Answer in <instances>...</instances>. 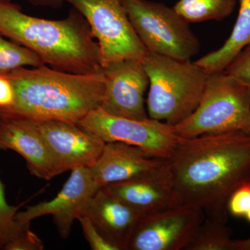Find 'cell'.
I'll return each instance as SVG.
<instances>
[{
    "mask_svg": "<svg viewBox=\"0 0 250 250\" xmlns=\"http://www.w3.org/2000/svg\"><path fill=\"white\" fill-rule=\"evenodd\" d=\"M81 228L88 244L93 250H118L99 231L93 221L87 215L78 218Z\"/></svg>",
    "mask_w": 250,
    "mask_h": 250,
    "instance_id": "22",
    "label": "cell"
},
{
    "mask_svg": "<svg viewBox=\"0 0 250 250\" xmlns=\"http://www.w3.org/2000/svg\"><path fill=\"white\" fill-rule=\"evenodd\" d=\"M103 70L105 89L100 108L113 116L139 121L149 118L145 106L149 78L143 62L120 61Z\"/></svg>",
    "mask_w": 250,
    "mask_h": 250,
    "instance_id": "12",
    "label": "cell"
},
{
    "mask_svg": "<svg viewBox=\"0 0 250 250\" xmlns=\"http://www.w3.org/2000/svg\"><path fill=\"white\" fill-rule=\"evenodd\" d=\"M149 78L148 116L176 125L198 106L209 74L195 62L148 53L143 62Z\"/></svg>",
    "mask_w": 250,
    "mask_h": 250,
    "instance_id": "4",
    "label": "cell"
},
{
    "mask_svg": "<svg viewBox=\"0 0 250 250\" xmlns=\"http://www.w3.org/2000/svg\"><path fill=\"white\" fill-rule=\"evenodd\" d=\"M245 218H246V220H248V222H250V209L249 210V211L247 213V214L246 215V216H245Z\"/></svg>",
    "mask_w": 250,
    "mask_h": 250,
    "instance_id": "29",
    "label": "cell"
},
{
    "mask_svg": "<svg viewBox=\"0 0 250 250\" xmlns=\"http://www.w3.org/2000/svg\"><path fill=\"white\" fill-rule=\"evenodd\" d=\"M27 121L43 139L59 174L77 167H91L106 145L75 123L55 120Z\"/></svg>",
    "mask_w": 250,
    "mask_h": 250,
    "instance_id": "11",
    "label": "cell"
},
{
    "mask_svg": "<svg viewBox=\"0 0 250 250\" xmlns=\"http://www.w3.org/2000/svg\"><path fill=\"white\" fill-rule=\"evenodd\" d=\"M105 188L141 217L182 205L170 173L110 184Z\"/></svg>",
    "mask_w": 250,
    "mask_h": 250,
    "instance_id": "15",
    "label": "cell"
},
{
    "mask_svg": "<svg viewBox=\"0 0 250 250\" xmlns=\"http://www.w3.org/2000/svg\"><path fill=\"white\" fill-rule=\"evenodd\" d=\"M124 4L148 53L187 61L200 52L198 38L173 7L150 0H125Z\"/></svg>",
    "mask_w": 250,
    "mask_h": 250,
    "instance_id": "6",
    "label": "cell"
},
{
    "mask_svg": "<svg viewBox=\"0 0 250 250\" xmlns=\"http://www.w3.org/2000/svg\"><path fill=\"white\" fill-rule=\"evenodd\" d=\"M224 72L241 81L250 88V45L242 50Z\"/></svg>",
    "mask_w": 250,
    "mask_h": 250,
    "instance_id": "25",
    "label": "cell"
},
{
    "mask_svg": "<svg viewBox=\"0 0 250 250\" xmlns=\"http://www.w3.org/2000/svg\"><path fill=\"white\" fill-rule=\"evenodd\" d=\"M166 160L183 204L201 208L205 218L227 223L230 197L250 182V134L180 137Z\"/></svg>",
    "mask_w": 250,
    "mask_h": 250,
    "instance_id": "1",
    "label": "cell"
},
{
    "mask_svg": "<svg viewBox=\"0 0 250 250\" xmlns=\"http://www.w3.org/2000/svg\"><path fill=\"white\" fill-rule=\"evenodd\" d=\"M0 149L18 153L31 174L39 178L50 180L59 174L43 139L27 121L0 119Z\"/></svg>",
    "mask_w": 250,
    "mask_h": 250,
    "instance_id": "14",
    "label": "cell"
},
{
    "mask_svg": "<svg viewBox=\"0 0 250 250\" xmlns=\"http://www.w3.org/2000/svg\"><path fill=\"white\" fill-rule=\"evenodd\" d=\"M44 62L33 51L0 34V75L22 67H39Z\"/></svg>",
    "mask_w": 250,
    "mask_h": 250,
    "instance_id": "20",
    "label": "cell"
},
{
    "mask_svg": "<svg viewBox=\"0 0 250 250\" xmlns=\"http://www.w3.org/2000/svg\"><path fill=\"white\" fill-rule=\"evenodd\" d=\"M250 45V0H240L239 10L232 31L220 48L195 62L207 73L225 71L243 49Z\"/></svg>",
    "mask_w": 250,
    "mask_h": 250,
    "instance_id": "17",
    "label": "cell"
},
{
    "mask_svg": "<svg viewBox=\"0 0 250 250\" xmlns=\"http://www.w3.org/2000/svg\"><path fill=\"white\" fill-rule=\"evenodd\" d=\"M77 125L105 143H126L141 148L150 157L165 160L172 155L180 139L173 126L164 122L113 116L101 108L90 112Z\"/></svg>",
    "mask_w": 250,
    "mask_h": 250,
    "instance_id": "8",
    "label": "cell"
},
{
    "mask_svg": "<svg viewBox=\"0 0 250 250\" xmlns=\"http://www.w3.org/2000/svg\"><path fill=\"white\" fill-rule=\"evenodd\" d=\"M85 215L118 250H126L141 216L105 188L87 206Z\"/></svg>",
    "mask_w": 250,
    "mask_h": 250,
    "instance_id": "16",
    "label": "cell"
},
{
    "mask_svg": "<svg viewBox=\"0 0 250 250\" xmlns=\"http://www.w3.org/2000/svg\"><path fill=\"white\" fill-rule=\"evenodd\" d=\"M14 90V103L0 108V119L62 121L77 123L100 108L105 89L103 70L86 74L47 66L19 67L5 74Z\"/></svg>",
    "mask_w": 250,
    "mask_h": 250,
    "instance_id": "2",
    "label": "cell"
},
{
    "mask_svg": "<svg viewBox=\"0 0 250 250\" xmlns=\"http://www.w3.org/2000/svg\"><path fill=\"white\" fill-rule=\"evenodd\" d=\"M236 0H178L173 8L187 22L221 21L231 16Z\"/></svg>",
    "mask_w": 250,
    "mask_h": 250,
    "instance_id": "18",
    "label": "cell"
},
{
    "mask_svg": "<svg viewBox=\"0 0 250 250\" xmlns=\"http://www.w3.org/2000/svg\"><path fill=\"white\" fill-rule=\"evenodd\" d=\"M236 250H250V238L236 241Z\"/></svg>",
    "mask_w": 250,
    "mask_h": 250,
    "instance_id": "28",
    "label": "cell"
},
{
    "mask_svg": "<svg viewBox=\"0 0 250 250\" xmlns=\"http://www.w3.org/2000/svg\"><path fill=\"white\" fill-rule=\"evenodd\" d=\"M71 171L70 177L53 200L18 212L16 221L22 225L41 216L52 215L59 236L65 239L68 238L74 221L85 215L90 200L100 189L89 167H77Z\"/></svg>",
    "mask_w": 250,
    "mask_h": 250,
    "instance_id": "10",
    "label": "cell"
},
{
    "mask_svg": "<svg viewBox=\"0 0 250 250\" xmlns=\"http://www.w3.org/2000/svg\"><path fill=\"white\" fill-rule=\"evenodd\" d=\"M28 2L36 6L58 9L62 7L66 0H27Z\"/></svg>",
    "mask_w": 250,
    "mask_h": 250,
    "instance_id": "27",
    "label": "cell"
},
{
    "mask_svg": "<svg viewBox=\"0 0 250 250\" xmlns=\"http://www.w3.org/2000/svg\"><path fill=\"white\" fill-rule=\"evenodd\" d=\"M229 214L245 217L250 209V182L243 184L233 192L229 200Z\"/></svg>",
    "mask_w": 250,
    "mask_h": 250,
    "instance_id": "24",
    "label": "cell"
},
{
    "mask_svg": "<svg viewBox=\"0 0 250 250\" xmlns=\"http://www.w3.org/2000/svg\"><path fill=\"white\" fill-rule=\"evenodd\" d=\"M14 90L11 81L5 75H0V108H6L14 103Z\"/></svg>",
    "mask_w": 250,
    "mask_h": 250,
    "instance_id": "26",
    "label": "cell"
},
{
    "mask_svg": "<svg viewBox=\"0 0 250 250\" xmlns=\"http://www.w3.org/2000/svg\"><path fill=\"white\" fill-rule=\"evenodd\" d=\"M20 207L10 205L6 201L4 187L0 181V250L14 240L22 228L16 221V215Z\"/></svg>",
    "mask_w": 250,
    "mask_h": 250,
    "instance_id": "21",
    "label": "cell"
},
{
    "mask_svg": "<svg viewBox=\"0 0 250 250\" xmlns=\"http://www.w3.org/2000/svg\"><path fill=\"white\" fill-rule=\"evenodd\" d=\"M227 223L205 218L185 250H236Z\"/></svg>",
    "mask_w": 250,
    "mask_h": 250,
    "instance_id": "19",
    "label": "cell"
},
{
    "mask_svg": "<svg viewBox=\"0 0 250 250\" xmlns=\"http://www.w3.org/2000/svg\"><path fill=\"white\" fill-rule=\"evenodd\" d=\"M181 138L206 134H250V88L225 72L210 74L198 106L184 121L174 125Z\"/></svg>",
    "mask_w": 250,
    "mask_h": 250,
    "instance_id": "5",
    "label": "cell"
},
{
    "mask_svg": "<svg viewBox=\"0 0 250 250\" xmlns=\"http://www.w3.org/2000/svg\"><path fill=\"white\" fill-rule=\"evenodd\" d=\"M90 168L100 188L169 174L167 160L150 157L141 148L121 142L106 143L101 155Z\"/></svg>",
    "mask_w": 250,
    "mask_h": 250,
    "instance_id": "13",
    "label": "cell"
},
{
    "mask_svg": "<svg viewBox=\"0 0 250 250\" xmlns=\"http://www.w3.org/2000/svg\"><path fill=\"white\" fill-rule=\"evenodd\" d=\"M44 245L39 237L30 229V223L22 225L17 236L9 242L4 250H42Z\"/></svg>",
    "mask_w": 250,
    "mask_h": 250,
    "instance_id": "23",
    "label": "cell"
},
{
    "mask_svg": "<svg viewBox=\"0 0 250 250\" xmlns=\"http://www.w3.org/2000/svg\"><path fill=\"white\" fill-rule=\"evenodd\" d=\"M125 0H66L86 20L98 41L103 69L112 62H143L148 52L130 22Z\"/></svg>",
    "mask_w": 250,
    "mask_h": 250,
    "instance_id": "7",
    "label": "cell"
},
{
    "mask_svg": "<svg viewBox=\"0 0 250 250\" xmlns=\"http://www.w3.org/2000/svg\"><path fill=\"white\" fill-rule=\"evenodd\" d=\"M0 34L35 52L52 68L75 74L103 70L98 41L74 8L64 19L52 21L29 16L19 5L0 0Z\"/></svg>",
    "mask_w": 250,
    "mask_h": 250,
    "instance_id": "3",
    "label": "cell"
},
{
    "mask_svg": "<svg viewBox=\"0 0 250 250\" xmlns=\"http://www.w3.org/2000/svg\"><path fill=\"white\" fill-rule=\"evenodd\" d=\"M1 1H12V0H1Z\"/></svg>",
    "mask_w": 250,
    "mask_h": 250,
    "instance_id": "30",
    "label": "cell"
},
{
    "mask_svg": "<svg viewBox=\"0 0 250 250\" xmlns=\"http://www.w3.org/2000/svg\"><path fill=\"white\" fill-rule=\"evenodd\" d=\"M205 219L201 208L186 204L141 217L126 250H185Z\"/></svg>",
    "mask_w": 250,
    "mask_h": 250,
    "instance_id": "9",
    "label": "cell"
}]
</instances>
